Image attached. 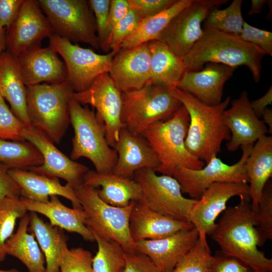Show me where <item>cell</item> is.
<instances>
[{
    "mask_svg": "<svg viewBox=\"0 0 272 272\" xmlns=\"http://www.w3.org/2000/svg\"><path fill=\"white\" fill-rule=\"evenodd\" d=\"M239 197L238 204L223 212L210 235L224 254L239 259L254 272H271L272 259L258 249L263 243L250 196Z\"/></svg>",
    "mask_w": 272,
    "mask_h": 272,
    "instance_id": "cell-1",
    "label": "cell"
},
{
    "mask_svg": "<svg viewBox=\"0 0 272 272\" xmlns=\"http://www.w3.org/2000/svg\"><path fill=\"white\" fill-rule=\"evenodd\" d=\"M203 33L190 50L182 57L186 71H199L210 63L233 67L247 66L258 83L261 61L265 53L259 47L242 40L239 36L203 26Z\"/></svg>",
    "mask_w": 272,
    "mask_h": 272,
    "instance_id": "cell-2",
    "label": "cell"
},
{
    "mask_svg": "<svg viewBox=\"0 0 272 272\" xmlns=\"http://www.w3.org/2000/svg\"><path fill=\"white\" fill-rule=\"evenodd\" d=\"M171 91L189 114L185 147L190 154L206 164L220 152L222 142L231 139V132L223 119V112L231 97H227L217 105L210 106L177 87L171 88Z\"/></svg>",
    "mask_w": 272,
    "mask_h": 272,
    "instance_id": "cell-3",
    "label": "cell"
},
{
    "mask_svg": "<svg viewBox=\"0 0 272 272\" xmlns=\"http://www.w3.org/2000/svg\"><path fill=\"white\" fill-rule=\"evenodd\" d=\"M189 122L188 111L182 105L171 118L153 123L142 133L160 163L156 172L172 176L178 166L193 170L205 166L185 147Z\"/></svg>",
    "mask_w": 272,
    "mask_h": 272,
    "instance_id": "cell-4",
    "label": "cell"
},
{
    "mask_svg": "<svg viewBox=\"0 0 272 272\" xmlns=\"http://www.w3.org/2000/svg\"><path fill=\"white\" fill-rule=\"evenodd\" d=\"M74 92L65 80L27 87V108L30 126L59 144L70 123L69 103Z\"/></svg>",
    "mask_w": 272,
    "mask_h": 272,
    "instance_id": "cell-5",
    "label": "cell"
},
{
    "mask_svg": "<svg viewBox=\"0 0 272 272\" xmlns=\"http://www.w3.org/2000/svg\"><path fill=\"white\" fill-rule=\"evenodd\" d=\"M69 114L74 132L70 158L75 161L85 157L91 161L96 171L112 172L117 154L108 144L104 124L96 113L88 106L83 107L73 96Z\"/></svg>",
    "mask_w": 272,
    "mask_h": 272,
    "instance_id": "cell-6",
    "label": "cell"
},
{
    "mask_svg": "<svg viewBox=\"0 0 272 272\" xmlns=\"http://www.w3.org/2000/svg\"><path fill=\"white\" fill-rule=\"evenodd\" d=\"M86 216L87 227L101 238L118 243L126 253L137 250L129 231V217L134 201L125 207L108 205L96 188L81 184L74 188Z\"/></svg>",
    "mask_w": 272,
    "mask_h": 272,
    "instance_id": "cell-7",
    "label": "cell"
},
{
    "mask_svg": "<svg viewBox=\"0 0 272 272\" xmlns=\"http://www.w3.org/2000/svg\"><path fill=\"white\" fill-rule=\"evenodd\" d=\"M121 119L131 133L140 135L153 123L171 118L182 105L171 88L149 84L121 92Z\"/></svg>",
    "mask_w": 272,
    "mask_h": 272,
    "instance_id": "cell-8",
    "label": "cell"
},
{
    "mask_svg": "<svg viewBox=\"0 0 272 272\" xmlns=\"http://www.w3.org/2000/svg\"><path fill=\"white\" fill-rule=\"evenodd\" d=\"M53 34L100 48L94 14L86 0H38Z\"/></svg>",
    "mask_w": 272,
    "mask_h": 272,
    "instance_id": "cell-9",
    "label": "cell"
},
{
    "mask_svg": "<svg viewBox=\"0 0 272 272\" xmlns=\"http://www.w3.org/2000/svg\"><path fill=\"white\" fill-rule=\"evenodd\" d=\"M156 172L153 169L143 168L134 173L132 178L140 185L142 193L137 201L166 217L189 222V212L196 199L185 197L173 176Z\"/></svg>",
    "mask_w": 272,
    "mask_h": 272,
    "instance_id": "cell-10",
    "label": "cell"
},
{
    "mask_svg": "<svg viewBox=\"0 0 272 272\" xmlns=\"http://www.w3.org/2000/svg\"><path fill=\"white\" fill-rule=\"evenodd\" d=\"M49 39V45L63 59L66 69V81L74 93L86 90L99 75L109 72L115 54L113 51L106 54H98L54 34Z\"/></svg>",
    "mask_w": 272,
    "mask_h": 272,
    "instance_id": "cell-11",
    "label": "cell"
},
{
    "mask_svg": "<svg viewBox=\"0 0 272 272\" xmlns=\"http://www.w3.org/2000/svg\"><path fill=\"white\" fill-rule=\"evenodd\" d=\"M253 145L242 146L240 160L233 165H228L217 156H213L203 168L193 170L178 166L172 176L179 182L182 193L191 198L198 199L203 192L216 182H249L245 164Z\"/></svg>",
    "mask_w": 272,
    "mask_h": 272,
    "instance_id": "cell-12",
    "label": "cell"
},
{
    "mask_svg": "<svg viewBox=\"0 0 272 272\" xmlns=\"http://www.w3.org/2000/svg\"><path fill=\"white\" fill-rule=\"evenodd\" d=\"M229 0H192L170 21L158 40L176 55L182 57L192 48L203 33L202 23L211 11Z\"/></svg>",
    "mask_w": 272,
    "mask_h": 272,
    "instance_id": "cell-13",
    "label": "cell"
},
{
    "mask_svg": "<svg viewBox=\"0 0 272 272\" xmlns=\"http://www.w3.org/2000/svg\"><path fill=\"white\" fill-rule=\"evenodd\" d=\"M74 98L81 105H90L103 122L109 145L113 148L121 129V92L116 87L108 73L99 75L86 90L74 93Z\"/></svg>",
    "mask_w": 272,
    "mask_h": 272,
    "instance_id": "cell-14",
    "label": "cell"
},
{
    "mask_svg": "<svg viewBox=\"0 0 272 272\" xmlns=\"http://www.w3.org/2000/svg\"><path fill=\"white\" fill-rule=\"evenodd\" d=\"M22 136L39 151L43 159L41 165L28 170L62 178L74 188L82 184L84 175L89 170L87 166L71 159L58 149L45 134L31 126L24 128Z\"/></svg>",
    "mask_w": 272,
    "mask_h": 272,
    "instance_id": "cell-15",
    "label": "cell"
},
{
    "mask_svg": "<svg viewBox=\"0 0 272 272\" xmlns=\"http://www.w3.org/2000/svg\"><path fill=\"white\" fill-rule=\"evenodd\" d=\"M247 183L216 182L211 184L196 200L189 214L188 221L196 229L199 239L208 243L207 236L215 227L219 215L227 208V203L235 196L249 195Z\"/></svg>",
    "mask_w": 272,
    "mask_h": 272,
    "instance_id": "cell-16",
    "label": "cell"
},
{
    "mask_svg": "<svg viewBox=\"0 0 272 272\" xmlns=\"http://www.w3.org/2000/svg\"><path fill=\"white\" fill-rule=\"evenodd\" d=\"M53 34L38 1L25 0L15 20L7 30V51L18 57L28 50L40 46L42 39Z\"/></svg>",
    "mask_w": 272,
    "mask_h": 272,
    "instance_id": "cell-17",
    "label": "cell"
},
{
    "mask_svg": "<svg viewBox=\"0 0 272 272\" xmlns=\"http://www.w3.org/2000/svg\"><path fill=\"white\" fill-rule=\"evenodd\" d=\"M108 74L121 92L140 89L150 84V52L147 43L120 49L113 57Z\"/></svg>",
    "mask_w": 272,
    "mask_h": 272,
    "instance_id": "cell-18",
    "label": "cell"
},
{
    "mask_svg": "<svg viewBox=\"0 0 272 272\" xmlns=\"http://www.w3.org/2000/svg\"><path fill=\"white\" fill-rule=\"evenodd\" d=\"M246 91L231 102V106L223 114L224 123L231 133L227 144L230 152H235L243 146L253 145L268 129L265 124L254 113Z\"/></svg>",
    "mask_w": 272,
    "mask_h": 272,
    "instance_id": "cell-19",
    "label": "cell"
},
{
    "mask_svg": "<svg viewBox=\"0 0 272 272\" xmlns=\"http://www.w3.org/2000/svg\"><path fill=\"white\" fill-rule=\"evenodd\" d=\"M198 238V231L193 227L160 239L137 241L135 248L148 256L160 272H171Z\"/></svg>",
    "mask_w": 272,
    "mask_h": 272,
    "instance_id": "cell-20",
    "label": "cell"
},
{
    "mask_svg": "<svg viewBox=\"0 0 272 272\" xmlns=\"http://www.w3.org/2000/svg\"><path fill=\"white\" fill-rule=\"evenodd\" d=\"M199 71H186L177 88L210 106L222 102L224 86L236 67L210 62Z\"/></svg>",
    "mask_w": 272,
    "mask_h": 272,
    "instance_id": "cell-21",
    "label": "cell"
},
{
    "mask_svg": "<svg viewBox=\"0 0 272 272\" xmlns=\"http://www.w3.org/2000/svg\"><path fill=\"white\" fill-rule=\"evenodd\" d=\"M58 54L49 45L28 50L17 57L26 87L41 83L56 84L66 80V66Z\"/></svg>",
    "mask_w": 272,
    "mask_h": 272,
    "instance_id": "cell-22",
    "label": "cell"
},
{
    "mask_svg": "<svg viewBox=\"0 0 272 272\" xmlns=\"http://www.w3.org/2000/svg\"><path fill=\"white\" fill-rule=\"evenodd\" d=\"M112 148L117 154L112 171L116 175L132 178L138 170L150 168L155 171L160 165L155 153L144 138L131 133L125 127L121 129Z\"/></svg>",
    "mask_w": 272,
    "mask_h": 272,
    "instance_id": "cell-23",
    "label": "cell"
},
{
    "mask_svg": "<svg viewBox=\"0 0 272 272\" xmlns=\"http://www.w3.org/2000/svg\"><path fill=\"white\" fill-rule=\"evenodd\" d=\"M193 227L189 222L166 217L139 201H134L129 217L130 233L134 242L160 239Z\"/></svg>",
    "mask_w": 272,
    "mask_h": 272,
    "instance_id": "cell-24",
    "label": "cell"
},
{
    "mask_svg": "<svg viewBox=\"0 0 272 272\" xmlns=\"http://www.w3.org/2000/svg\"><path fill=\"white\" fill-rule=\"evenodd\" d=\"M82 183L96 188L100 198L114 207H127L141 197L140 186L133 178L121 176L113 172L89 170L84 175Z\"/></svg>",
    "mask_w": 272,
    "mask_h": 272,
    "instance_id": "cell-25",
    "label": "cell"
},
{
    "mask_svg": "<svg viewBox=\"0 0 272 272\" xmlns=\"http://www.w3.org/2000/svg\"><path fill=\"white\" fill-rule=\"evenodd\" d=\"M9 172L19 185L22 197L45 202L49 197L60 196L70 200L73 208L82 207L74 188L67 183L62 185L57 178L26 170L10 169Z\"/></svg>",
    "mask_w": 272,
    "mask_h": 272,
    "instance_id": "cell-26",
    "label": "cell"
},
{
    "mask_svg": "<svg viewBox=\"0 0 272 272\" xmlns=\"http://www.w3.org/2000/svg\"><path fill=\"white\" fill-rule=\"evenodd\" d=\"M20 199L28 211L45 216L51 225L76 233L86 241H95L93 234L86 225V216L82 207L70 208L61 203L56 195L50 197L45 202H36L22 197Z\"/></svg>",
    "mask_w": 272,
    "mask_h": 272,
    "instance_id": "cell-27",
    "label": "cell"
},
{
    "mask_svg": "<svg viewBox=\"0 0 272 272\" xmlns=\"http://www.w3.org/2000/svg\"><path fill=\"white\" fill-rule=\"evenodd\" d=\"M0 95L9 103L13 113L26 126H30L27 87L17 57L7 50L0 53Z\"/></svg>",
    "mask_w": 272,
    "mask_h": 272,
    "instance_id": "cell-28",
    "label": "cell"
},
{
    "mask_svg": "<svg viewBox=\"0 0 272 272\" xmlns=\"http://www.w3.org/2000/svg\"><path fill=\"white\" fill-rule=\"evenodd\" d=\"M245 169L249 182V195L255 211L263 189L272 176V137L262 136L253 145Z\"/></svg>",
    "mask_w": 272,
    "mask_h": 272,
    "instance_id": "cell-29",
    "label": "cell"
},
{
    "mask_svg": "<svg viewBox=\"0 0 272 272\" xmlns=\"http://www.w3.org/2000/svg\"><path fill=\"white\" fill-rule=\"evenodd\" d=\"M150 52V84L169 88L177 87L186 71L182 57L176 55L164 43H147Z\"/></svg>",
    "mask_w": 272,
    "mask_h": 272,
    "instance_id": "cell-30",
    "label": "cell"
},
{
    "mask_svg": "<svg viewBox=\"0 0 272 272\" xmlns=\"http://www.w3.org/2000/svg\"><path fill=\"white\" fill-rule=\"evenodd\" d=\"M29 221V214L20 219L16 233L5 244V252L21 261L29 272H46L44 255L35 236L28 231Z\"/></svg>",
    "mask_w": 272,
    "mask_h": 272,
    "instance_id": "cell-31",
    "label": "cell"
},
{
    "mask_svg": "<svg viewBox=\"0 0 272 272\" xmlns=\"http://www.w3.org/2000/svg\"><path fill=\"white\" fill-rule=\"evenodd\" d=\"M28 231L35 236L42 251L46 272H60V263L62 249L67 245V238L62 229L45 222L37 213L30 212Z\"/></svg>",
    "mask_w": 272,
    "mask_h": 272,
    "instance_id": "cell-32",
    "label": "cell"
},
{
    "mask_svg": "<svg viewBox=\"0 0 272 272\" xmlns=\"http://www.w3.org/2000/svg\"><path fill=\"white\" fill-rule=\"evenodd\" d=\"M192 0H177L170 7L154 16L141 19L137 30L120 46V49L132 48L159 39L172 19Z\"/></svg>",
    "mask_w": 272,
    "mask_h": 272,
    "instance_id": "cell-33",
    "label": "cell"
},
{
    "mask_svg": "<svg viewBox=\"0 0 272 272\" xmlns=\"http://www.w3.org/2000/svg\"><path fill=\"white\" fill-rule=\"evenodd\" d=\"M0 162L10 169L28 170L41 165L43 157L29 142L0 139Z\"/></svg>",
    "mask_w": 272,
    "mask_h": 272,
    "instance_id": "cell-34",
    "label": "cell"
},
{
    "mask_svg": "<svg viewBox=\"0 0 272 272\" xmlns=\"http://www.w3.org/2000/svg\"><path fill=\"white\" fill-rule=\"evenodd\" d=\"M92 233L98 246L97 252L93 258L94 271L123 272L125 254L123 249L118 243L107 241Z\"/></svg>",
    "mask_w": 272,
    "mask_h": 272,
    "instance_id": "cell-35",
    "label": "cell"
},
{
    "mask_svg": "<svg viewBox=\"0 0 272 272\" xmlns=\"http://www.w3.org/2000/svg\"><path fill=\"white\" fill-rule=\"evenodd\" d=\"M27 212L20 197L8 196L0 200V262L7 256L5 244L13 235L17 220L23 218Z\"/></svg>",
    "mask_w": 272,
    "mask_h": 272,
    "instance_id": "cell-36",
    "label": "cell"
},
{
    "mask_svg": "<svg viewBox=\"0 0 272 272\" xmlns=\"http://www.w3.org/2000/svg\"><path fill=\"white\" fill-rule=\"evenodd\" d=\"M242 0H234L224 9L211 11L203 26L210 27L225 33L239 36L244 22L241 7Z\"/></svg>",
    "mask_w": 272,
    "mask_h": 272,
    "instance_id": "cell-37",
    "label": "cell"
},
{
    "mask_svg": "<svg viewBox=\"0 0 272 272\" xmlns=\"http://www.w3.org/2000/svg\"><path fill=\"white\" fill-rule=\"evenodd\" d=\"M213 258L208 244L198 239L171 272H210Z\"/></svg>",
    "mask_w": 272,
    "mask_h": 272,
    "instance_id": "cell-38",
    "label": "cell"
},
{
    "mask_svg": "<svg viewBox=\"0 0 272 272\" xmlns=\"http://www.w3.org/2000/svg\"><path fill=\"white\" fill-rule=\"evenodd\" d=\"M92 253L81 247L64 246L60 263V272H94Z\"/></svg>",
    "mask_w": 272,
    "mask_h": 272,
    "instance_id": "cell-39",
    "label": "cell"
},
{
    "mask_svg": "<svg viewBox=\"0 0 272 272\" xmlns=\"http://www.w3.org/2000/svg\"><path fill=\"white\" fill-rule=\"evenodd\" d=\"M257 228L263 243L272 239V183L269 180L265 184L257 209L255 211Z\"/></svg>",
    "mask_w": 272,
    "mask_h": 272,
    "instance_id": "cell-40",
    "label": "cell"
},
{
    "mask_svg": "<svg viewBox=\"0 0 272 272\" xmlns=\"http://www.w3.org/2000/svg\"><path fill=\"white\" fill-rule=\"evenodd\" d=\"M141 21V18L138 13L130 8L127 15L112 30L107 41L106 51L111 49L116 54L119 50L123 41L137 30Z\"/></svg>",
    "mask_w": 272,
    "mask_h": 272,
    "instance_id": "cell-41",
    "label": "cell"
},
{
    "mask_svg": "<svg viewBox=\"0 0 272 272\" xmlns=\"http://www.w3.org/2000/svg\"><path fill=\"white\" fill-rule=\"evenodd\" d=\"M26 126L13 113L0 95V139L24 141L22 131Z\"/></svg>",
    "mask_w": 272,
    "mask_h": 272,
    "instance_id": "cell-42",
    "label": "cell"
},
{
    "mask_svg": "<svg viewBox=\"0 0 272 272\" xmlns=\"http://www.w3.org/2000/svg\"><path fill=\"white\" fill-rule=\"evenodd\" d=\"M240 38L260 48L265 54L272 55V33L254 27L244 21Z\"/></svg>",
    "mask_w": 272,
    "mask_h": 272,
    "instance_id": "cell-43",
    "label": "cell"
},
{
    "mask_svg": "<svg viewBox=\"0 0 272 272\" xmlns=\"http://www.w3.org/2000/svg\"><path fill=\"white\" fill-rule=\"evenodd\" d=\"M177 0H128L141 19L154 16L172 6Z\"/></svg>",
    "mask_w": 272,
    "mask_h": 272,
    "instance_id": "cell-44",
    "label": "cell"
},
{
    "mask_svg": "<svg viewBox=\"0 0 272 272\" xmlns=\"http://www.w3.org/2000/svg\"><path fill=\"white\" fill-rule=\"evenodd\" d=\"M210 272H254L239 259L218 251L214 256Z\"/></svg>",
    "mask_w": 272,
    "mask_h": 272,
    "instance_id": "cell-45",
    "label": "cell"
},
{
    "mask_svg": "<svg viewBox=\"0 0 272 272\" xmlns=\"http://www.w3.org/2000/svg\"><path fill=\"white\" fill-rule=\"evenodd\" d=\"M130 8L128 0L111 1L108 21L103 44L101 47L106 51V46L110 34L117 24L128 13Z\"/></svg>",
    "mask_w": 272,
    "mask_h": 272,
    "instance_id": "cell-46",
    "label": "cell"
},
{
    "mask_svg": "<svg viewBox=\"0 0 272 272\" xmlns=\"http://www.w3.org/2000/svg\"><path fill=\"white\" fill-rule=\"evenodd\" d=\"M94 15L100 48L103 44L109 15L110 0H89Z\"/></svg>",
    "mask_w": 272,
    "mask_h": 272,
    "instance_id": "cell-47",
    "label": "cell"
},
{
    "mask_svg": "<svg viewBox=\"0 0 272 272\" xmlns=\"http://www.w3.org/2000/svg\"><path fill=\"white\" fill-rule=\"evenodd\" d=\"M123 272H160L152 260L147 255L137 251L125 254Z\"/></svg>",
    "mask_w": 272,
    "mask_h": 272,
    "instance_id": "cell-48",
    "label": "cell"
},
{
    "mask_svg": "<svg viewBox=\"0 0 272 272\" xmlns=\"http://www.w3.org/2000/svg\"><path fill=\"white\" fill-rule=\"evenodd\" d=\"M25 0H0V29L7 30L15 20Z\"/></svg>",
    "mask_w": 272,
    "mask_h": 272,
    "instance_id": "cell-49",
    "label": "cell"
},
{
    "mask_svg": "<svg viewBox=\"0 0 272 272\" xmlns=\"http://www.w3.org/2000/svg\"><path fill=\"white\" fill-rule=\"evenodd\" d=\"M10 169L0 162V200L8 196H21L20 188L9 174Z\"/></svg>",
    "mask_w": 272,
    "mask_h": 272,
    "instance_id": "cell-50",
    "label": "cell"
},
{
    "mask_svg": "<svg viewBox=\"0 0 272 272\" xmlns=\"http://www.w3.org/2000/svg\"><path fill=\"white\" fill-rule=\"evenodd\" d=\"M272 102V87L269 88L267 92L261 97L250 102V106L255 114L259 118L262 116L264 110L268 105Z\"/></svg>",
    "mask_w": 272,
    "mask_h": 272,
    "instance_id": "cell-51",
    "label": "cell"
},
{
    "mask_svg": "<svg viewBox=\"0 0 272 272\" xmlns=\"http://www.w3.org/2000/svg\"><path fill=\"white\" fill-rule=\"evenodd\" d=\"M266 0H252L251 7L248 13V15H252L259 14L263 10L265 4Z\"/></svg>",
    "mask_w": 272,
    "mask_h": 272,
    "instance_id": "cell-52",
    "label": "cell"
},
{
    "mask_svg": "<svg viewBox=\"0 0 272 272\" xmlns=\"http://www.w3.org/2000/svg\"><path fill=\"white\" fill-rule=\"evenodd\" d=\"M265 123L269 126V132L272 131V110L271 108H266L262 115Z\"/></svg>",
    "mask_w": 272,
    "mask_h": 272,
    "instance_id": "cell-53",
    "label": "cell"
},
{
    "mask_svg": "<svg viewBox=\"0 0 272 272\" xmlns=\"http://www.w3.org/2000/svg\"><path fill=\"white\" fill-rule=\"evenodd\" d=\"M7 33L5 28L0 29V53L7 50Z\"/></svg>",
    "mask_w": 272,
    "mask_h": 272,
    "instance_id": "cell-54",
    "label": "cell"
},
{
    "mask_svg": "<svg viewBox=\"0 0 272 272\" xmlns=\"http://www.w3.org/2000/svg\"><path fill=\"white\" fill-rule=\"evenodd\" d=\"M0 272H20V271L16 268H12L8 270L0 269Z\"/></svg>",
    "mask_w": 272,
    "mask_h": 272,
    "instance_id": "cell-55",
    "label": "cell"
}]
</instances>
